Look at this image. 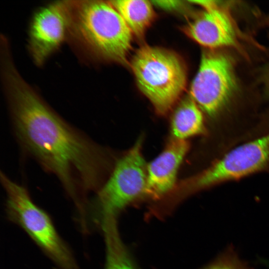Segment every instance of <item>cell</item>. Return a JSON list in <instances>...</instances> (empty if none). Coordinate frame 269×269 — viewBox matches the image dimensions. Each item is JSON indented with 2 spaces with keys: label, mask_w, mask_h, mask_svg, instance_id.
I'll list each match as a JSON object with an SVG mask.
<instances>
[{
  "label": "cell",
  "mask_w": 269,
  "mask_h": 269,
  "mask_svg": "<svg viewBox=\"0 0 269 269\" xmlns=\"http://www.w3.org/2000/svg\"><path fill=\"white\" fill-rule=\"evenodd\" d=\"M5 96L23 149L55 175L80 209L83 197L105 181L110 159L105 148L68 124L24 80L13 61L0 64Z\"/></svg>",
  "instance_id": "1"
},
{
  "label": "cell",
  "mask_w": 269,
  "mask_h": 269,
  "mask_svg": "<svg viewBox=\"0 0 269 269\" xmlns=\"http://www.w3.org/2000/svg\"><path fill=\"white\" fill-rule=\"evenodd\" d=\"M67 39L88 59L126 64L132 32L110 1L64 0Z\"/></svg>",
  "instance_id": "2"
},
{
  "label": "cell",
  "mask_w": 269,
  "mask_h": 269,
  "mask_svg": "<svg viewBox=\"0 0 269 269\" xmlns=\"http://www.w3.org/2000/svg\"><path fill=\"white\" fill-rule=\"evenodd\" d=\"M131 67L139 88L159 114L168 112L185 89L186 69L172 52L143 46L135 52Z\"/></svg>",
  "instance_id": "3"
},
{
  "label": "cell",
  "mask_w": 269,
  "mask_h": 269,
  "mask_svg": "<svg viewBox=\"0 0 269 269\" xmlns=\"http://www.w3.org/2000/svg\"><path fill=\"white\" fill-rule=\"evenodd\" d=\"M0 179L11 219L19 224L61 269H78L48 215L31 199L27 189L0 172Z\"/></svg>",
  "instance_id": "4"
},
{
  "label": "cell",
  "mask_w": 269,
  "mask_h": 269,
  "mask_svg": "<svg viewBox=\"0 0 269 269\" xmlns=\"http://www.w3.org/2000/svg\"><path fill=\"white\" fill-rule=\"evenodd\" d=\"M146 167L139 139L117 160L110 176L97 191L96 203L102 216H116L145 194Z\"/></svg>",
  "instance_id": "5"
},
{
  "label": "cell",
  "mask_w": 269,
  "mask_h": 269,
  "mask_svg": "<svg viewBox=\"0 0 269 269\" xmlns=\"http://www.w3.org/2000/svg\"><path fill=\"white\" fill-rule=\"evenodd\" d=\"M236 87L232 63L225 54L204 51L190 89V97L209 116L227 105Z\"/></svg>",
  "instance_id": "6"
},
{
  "label": "cell",
  "mask_w": 269,
  "mask_h": 269,
  "mask_svg": "<svg viewBox=\"0 0 269 269\" xmlns=\"http://www.w3.org/2000/svg\"><path fill=\"white\" fill-rule=\"evenodd\" d=\"M269 166V134L232 149L187 184L194 192L226 181L235 180Z\"/></svg>",
  "instance_id": "7"
},
{
  "label": "cell",
  "mask_w": 269,
  "mask_h": 269,
  "mask_svg": "<svg viewBox=\"0 0 269 269\" xmlns=\"http://www.w3.org/2000/svg\"><path fill=\"white\" fill-rule=\"evenodd\" d=\"M68 19L64 0L39 8L33 14L29 27L28 48L32 59L43 65L67 39Z\"/></svg>",
  "instance_id": "8"
},
{
  "label": "cell",
  "mask_w": 269,
  "mask_h": 269,
  "mask_svg": "<svg viewBox=\"0 0 269 269\" xmlns=\"http://www.w3.org/2000/svg\"><path fill=\"white\" fill-rule=\"evenodd\" d=\"M191 38L209 48L236 46V34L232 21L216 4L205 10L184 28Z\"/></svg>",
  "instance_id": "9"
},
{
  "label": "cell",
  "mask_w": 269,
  "mask_h": 269,
  "mask_svg": "<svg viewBox=\"0 0 269 269\" xmlns=\"http://www.w3.org/2000/svg\"><path fill=\"white\" fill-rule=\"evenodd\" d=\"M189 146L186 140L173 139L146 167L145 194L158 198L171 190Z\"/></svg>",
  "instance_id": "10"
},
{
  "label": "cell",
  "mask_w": 269,
  "mask_h": 269,
  "mask_svg": "<svg viewBox=\"0 0 269 269\" xmlns=\"http://www.w3.org/2000/svg\"><path fill=\"white\" fill-rule=\"evenodd\" d=\"M201 109L191 98L184 99L175 110L171 121L173 139H186L203 134L205 126Z\"/></svg>",
  "instance_id": "11"
},
{
  "label": "cell",
  "mask_w": 269,
  "mask_h": 269,
  "mask_svg": "<svg viewBox=\"0 0 269 269\" xmlns=\"http://www.w3.org/2000/svg\"><path fill=\"white\" fill-rule=\"evenodd\" d=\"M116 217L107 215L102 217V227L106 245L105 269H136L121 239Z\"/></svg>",
  "instance_id": "12"
},
{
  "label": "cell",
  "mask_w": 269,
  "mask_h": 269,
  "mask_svg": "<svg viewBox=\"0 0 269 269\" xmlns=\"http://www.w3.org/2000/svg\"><path fill=\"white\" fill-rule=\"evenodd\" d=\"M110 2L132 33L138 37H142L154 17L151 2L144 0H118Z\"/></svg>",
  "instance_id": "13"
},
{
  "label": "cell",
  "mask_w": 269,
  "mask_h": 269,
  "mask_svg": "<svg viewBox=\"0 0 269 269\" xmlns=\"http://www.w3.org/2000/svg\"><path fill=\"white\" fill-rule=\"evenodd\" d=\"M202 269H253L241 259L234 248L230 246Z\"/></svg>",
  "instance_id": "14"
},
{
  "label": "cell",
  "mask_w": 269,
  "mask_h": 269,
  "mask_svg": "<svg viewBox=\"0 0 269 269\" xmlns=\"http://www.w3.org/2000/svg\"><path fill=\"white\" fill-rule=\"evenodd\" d=\"M158 7L167 10H173L179 9L184 4L180 0H154L151 1Z\"/></svg>",
  "instance_id": "15"
},
{
  "label": "cell",
  "mask_w": 269,
  "mask_h": 269,
  "mask_svg": "<svg viewBox=\"0 0 269 269\" xmlns=\"http://www.w3.org/2000/svg\"><path fill=\"white\" fill-rule=\"evenodd\" d=\"M260 262L267 266H268L269 267V260H266V259H262L261 260H260Z\"/></svg>",
  "instance_id": "16"
}]
</instances>
